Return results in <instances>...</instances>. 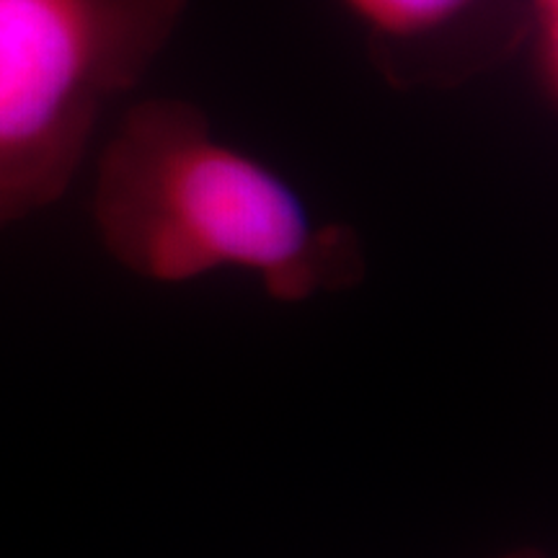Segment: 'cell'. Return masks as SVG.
Here are the masks:
<instances>
[{"label":"cell","mask_w":558,"mask_h":558,"mask_svg":"<svg viewBox=\"0 0 558 558\" xmlns=\"http://www.w3.org/2000/svg\"><path fill=\"white\" fill-rule=\"evenodd\" d=\"M90 213L111 259L148 282L241 271L279 303H303L365 277L352 228L320 220L292 181L184 99L128 109L96 163Z\"/></svg>","instance_id":"obj_1"},{"label":"cell","mask_w":558,"mask_h":558,"mask_svg":"<svg viewBox=\"0 0 558 558\" xmlns=\"http://www.w3.org/2000/svg\"><path fill=\"white\" fill-rule=\"evenodd\" d=\"M190 0H0V228L58 202Z\"/></svg>","instance_id":"obj_2"},{"label":"cell","mask_w":558,"mask_h":558,"mask_svg":"<svg viewBox=\"0 0 558 558\" xmlns=\"http://www.w3.org/2000/svg\"><path fill=\"white\" fill-rule=\"evenodd\" d=\"M399 88L456 86L525 45L518 0H337Z\"/></svg>","instance_id":"obj_3"},{"label":"cell","mask_w":558,"mask_h":558,"mask_svg":"<svg viewBox=\"0 0 558 558\" xmlns=\"http://www.w3.org/2000/svg\"><path fill=\"white\" fill-rule=\"evenodd\" d=\"M535 88L543 101L558 99V0H518Z\"/></svg>","instance_id":"obj_4"},{"label":"cell","mask_w":558,"mask_h":558,"mask_svg":"<svg viewBox=\"0 0 558 558\" xmlns=\"http://www.w3.org/2000/svg\"><path fill=\"white\" fill-rule=\"evenodd\" d=\"M505 558H543V556L530 554V550H525V554H512V556H505Z\"/></svg>","instance_id":"obj_5"}]
</instances>
